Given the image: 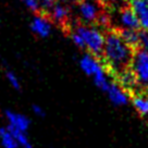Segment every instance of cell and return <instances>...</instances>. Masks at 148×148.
<instances>
[{"mask_svg":"<svg viewBox=\"0 0 148 148\" xmlns=\"http://www.w3.org/2000/svg\"><path fill=\"white\" fill-rule=\"evenodd\" d=\"M134 49L122 39L118 29H112L106 34L101 61L110 74L116 76L130 66Z\"/></svg>","mask_w":148,"mask_h":148,"instance_id":"obj_1","label":"cell"},{"mask_svg":"<svg viewBox=\"0 0 148 148\" xmlns=\"http://www.w3.org/2000/svg\"><path fill=\"white\" fill-rule=\"evenodd\" d=\"M74 31L82 36L85 42V49L87 52L101 59L103 47L106 42V35L101 29L95 25L79 24L74 27Z\"/></svg>","mask_w":148,"mask_h":148,"instance_id":"obj_2","label":"cell"},{"mask_svg":"<svg viewBox=\"0 0 148 148\" xmlns=\"http://www.w3.org/2000/svg\"><path fill=\"white\" fill-rule=\"evenodd\" d=\"M130 70L134 74L140 92H145L148 88V52L142 48L134 50Z\"/></svg>","mask_w":148,"mask_h":148,"instance_id":"obj_3","label":"cell"},{"mask_svg":"<svg viewBox=\"0 0 148 148\" xmlns=\"http://www.w3.org/2000/svg\"><path fill=\"white\" fill-rule=\"evenodd\" d=\"M77 10L79 18L84 24L88 25L97 23L99 15L102 12L96 0H77Z\"/></svg>","mask_w":148,"mask_h":148,"instance_id":"obj_4","label":"cell"},{"mask_svg":"<svg viewBox=\"0 0 148 148\" xmlns=\"http://www.w3.org/2000/svg\"><path fill=\"white\" fill-rule=\"evenodd\" d=\"M3 118L7 123V126L14 132H26L31 127L32 121L26 114L21 113L18 111L8 109L3 112Z\"/></svg>","mask_w":148,"mask_h":148,"instance_id":"obj_5","label":"cell"},{"mask_svg":"<svg viewBox=\"0 0 148 148\" xmlns=\"http://www.w3.org/2000/svg\"><path fill=\"white\" fill-rule=\"evenodd\" d=\"M106 95L108 100L114 107H125L131 101V94L126 89L121 86L120 84L113 79L110 85L106 89Z\"/></svg>","mask_w":148,"mask_h":148,"instance_id":"obj_6","label":"cell"},{"mask_svg":"<svg viewBox=\"0 0 148 148\" xmlns=\"http://www.w3.org/2000/svg\"><path fill=\"white\" fill-rule=\"evenodd\" d=\"M79 69L82 70V72L85 75L89 76L90 79L96 76L99 72H101L102 70L106 69V66H105L103 62L101 61V59L98 58V57H95V56L89 53V52L84 53L79 58Z\"/></svg>","mask_w":148,"mask_h":148,"instance_id":"obj_7","label":"cell"},{"mask_svg":"<svg viewBox=\"0 0 148 148\" xmlns=\"http://www.w3.org/2000/svg\"><path fill=\"white\" fill-rule=\"evenodd\" d=\"M29 27L32 32L40 38H46L51 33V18L46 13H36V15L32 18Z\"/></svg>","mask_w":148,"mask_h":148,"instance_id":"obj_8","label":"cell"},{"mask_svg":"<svg viewBox=\"0 0 148 148\" xmlns=\"http://www.w3.org/2000/svg\"><path fill=\"white\" fill-rule=\"evenodd\" d=\"M118 23L121 28L136 29V31H139V28H140L138 18L134 11L131 9L130 5L121 7L119 14H118Z\"/></svg>","mask_w":148,"mask_h":148,"instance_id":"obj_9","label":"cell"},{"mask_svg":"<svg viewBox=\"0 0 148 148\" xmlns=\"http://www.w3.org/2000/svg\"><path fill=\"white\" fill-rule=\"evenodd\" d=\"M49 18L52 22L58 24L59 26H66L70 20V9L64 3L57 2L53 8L49 11Z\"/></svg>","mask_w":148,"mask_h":148,"instance_id":"obj_10","label":"cell"},{"mask_svg":"<svg viewBox=\"0 0 148 148\" xmlns=\"http://www.w3.org/2000/svg\"><path fill=\"white\" fill-rule=\"evenodd\" d=\"M129 5L137 15L140 28L148 32V3L144 0H130Z\"/></svg>","mask_w":148,"mask_h":148,"instance_id":"obj_11","label":"cell"},{"mask_svg":"<svg viewBox=\"0 0 148 148\" xmlns=\"http://www.w3.org/2000/svg\"><path fill=\"white\" fill-rule=\"evenodd\" d=\"M114 79H116V82L120 84L124 89H126L131 95L134 94V92H140L134 74L132 73V71L130 70V68H127L126 70H124V71H122L121 73H119L116 76H114Z\"/></svg>","mask_w":148,"mask_h":148,"instance_id":"obj_12","label":"cell"},{"mask_svg":"<svg viewBox=\"0 0 148 148\" xmlns=\"http://www.w3.org/2000/svg\"><path fill=\"white\" fill-rule=\"evenodd\" d=\"M130 103L134 110L144 119H148V96L145 92H137L132 94Z\"/></svg>","mask_w":148,"mask_h":148,"instance_id":"obj_13","label":"cell"},{"mask_svg":"<svg viewBox=\"0 0 148 148\" xmlns=\"http://www.w3.org/2000/svg\"><path fill=\"white\" fill-rule=\"evenodd\" d=\"M0 148H18L13 131L7 125H0Z\"/></svg>","mask_w":148,"mask_h":148,"instance_id":"obj_14","label":"cell"},{"mask_svg":"<svg viewBox=\"0 0 148 148\" xmlns=\"http://www.w3.org/2000/svg\"><path fill=\"white\" fill-rule=\"evenodd\" d=\"M118 32L122 37V39L129 45L132 49L139 48V42H140V32L136 29H126V28H120Z\"/></svg>","mask_w":148,"mask_h":148,"instance_id":"obj_15","label":"cell"},{"mask_svg":"<svg viewBox=\"0 0 148 148\" xmlns=\"http://www.w3.org/2000/svg\"><path fill=\"white\" fill-rule=\"evenodd\" d=\"M13 133L15 135L18 148H34V145L26 132H14L13 131Z\"/></svg>","mask_w":148,"mask_h":148,"instance_id":"obj_16","label":"cell"},{"mask_svg":"<svg viewBox=\"0 0 148 148\" xmlns=\"http://www.w3.org/2000/svg\"><path fill=\"white\" fill-rule=\"evenodd\" d=\"M5 79L8 81V83L11 87L15 89V90H20L22 88V83H21V79L18 77L16 73L13 72L12 70H5Z\"/></svg>","mask_w":148,"mask_h":148,"instance_id":"obj_17","label":"cell"},{"mask_svg":"<svg viewBox=\"0 0 148 148\" xmlns=\"http://www.w3.org/2000/svg\"><path fill=\"white\" fill-rule=\"evenodd\" d=\"M38 3L40 7V12L48 14L49 11L53 8V5L57 3V1L56 0H38Z\"/></svg>","mask_w":148,"mask_h":148,"instance_id":"obj_18","label":"cell"},{"mask_svg":"<svg viewBox=\"0 0 148 148\" xmlns=\"http://www.w3.org/2000/svg\"><path fill=\"white\" fill-rule=\"evenodd\" d=\"M24 5H26L28 10H31L34 13H40V7L38 3V0H21Z\"/></svg>","mask_w":148,"mask_h":148,"instance_id":"obj_19","label":"cell"},{"mask_svg":"<svg viewBox=\"0 0 148 148\" xmlns=\"http://www.w3.org/2000/svg\"><path fill=\"white\" fill-rule=\"evenodd\" d=\"M31 109H32V113L35 116H37V118H42V116H45V114H46V111H45V109L40 105L35 103V105H33Z\"/></svg>","mask_w":148,"mask_h":148,"instance_id":"obj_20","label":"cell"},{"mask_svg":"<svg viewBox=\"0 0 148 148\" xmlns=\"http://www.w3.org/2000/svg\"><path fill=\"white\" fill-rule=\"evenodd\" d=\"M139 48L148 52V32L142 31L140 32V42H139Z\"/></svg>","mask_w":148,"mask_h":148,"instance_id":"obj_21","label":"cell"},{"mask_svg":"<svg viewBox=\"0 0 148 148\" xmlns=\"http://www.w3.org/2000/svg\"><path fill=\"white\" fill-rule=\"evenodd\" d=\"M145 92H146V95H147V96H148V88H147V89H146V90H145Z\"/></svg>","mask_w":148,"mask_h":148,"instance_id":"obj_22","label":"cell"},{"mask_svg":"<svg viewBox=\"0 0 148 148\" xmlns=\"http://www.w3.org/2000/svg\"><path fill=\"white\" fill-rule=\"evenodd\" d=\"M144 1H145V2H147V3H148V0H144Z\"/></svg>","mask_w":148,"mask_h":148,"instance_id":"obj_23","label":"cell"},{"mask_svg":"<svg viewBox=\"0 0 148 148\" xmlns=\"http://www.w3.org/2000/svg\"><path fill=\"white\" fill-rule=\"evenodd\" d=\"M96 1H100V0H96Z\"/></svg>","mask_w":148,"mask_h":148,"instance_id":"obj_24","label":"cell"}]
</instances>
